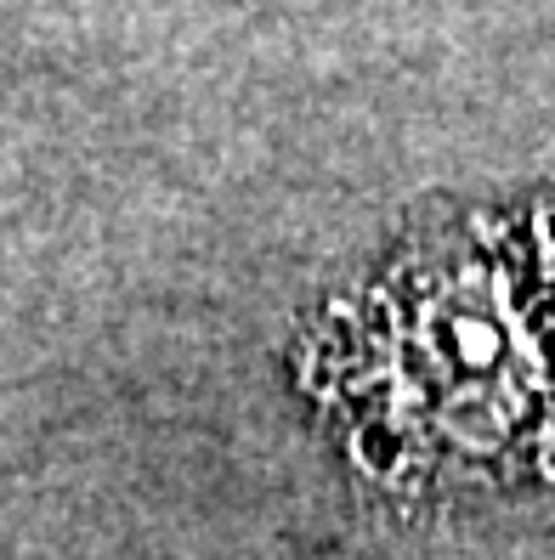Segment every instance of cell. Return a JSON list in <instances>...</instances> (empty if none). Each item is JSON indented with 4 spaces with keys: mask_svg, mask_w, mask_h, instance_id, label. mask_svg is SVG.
<instances>
[{
    "mask_svg": "<svg viewBox=\"0 0 555 560\" xmlns=\"http://www.w3.org/2000/svg\"><path fill=\"white\" fill-rule=\"evenodd\" d=\"M301 385L391 492L555 470V351L516 221L414 238L335 294L301 346Z\"/></svg>",
    "mask_w": 555,
    "mask_h": 560,
    "instance_id": "cell-1",
    "label": "cell"
},
{
    "mask_svg": "<svg viewBox=\"0 0 555 560\" xmlns=\"http://www.w3.org/2000/svg\"><path fill=\"white\" fill-rule=\"evenodd\" d=\"M516 244H521V260H528L533 301H539L544 335H550V351H555V199L539 205L528 221H516Z\"/></svg>",
    "mask_w": 555,
    "mask_h": 560,
    "instance_id": "cell-2",
    "label": "cell"
}]
</instances>
